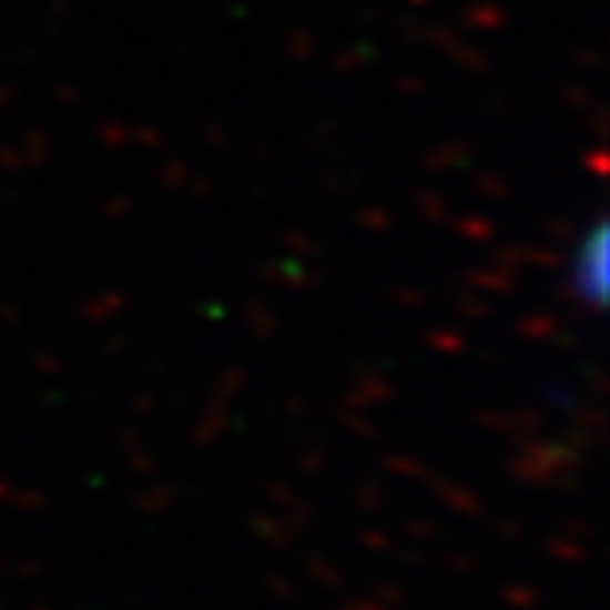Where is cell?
I'll return each mask as SVG.
<instances>
[{"label":"cell","mask_w":610,"mask_h":610,"mask_svg":"<svg viewBox=\"0 0 610 610\" xmlns=\"http://www.w3.org/2000/svg\"><path fill=\"white\" fill-rule=\"evenodd\" d=\"M610 222L607 214H594L591 226L579 234L567 262V289L579 305H587L591 314H599L607 305V262H610Z\"/></svg>","instance_id":"1"}]
</instances>
